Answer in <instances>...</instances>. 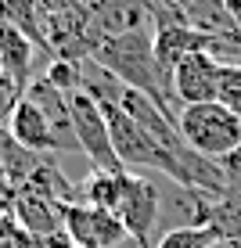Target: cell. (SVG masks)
I'll return each instance as SVG.
<instances>
[{"label":"cell","instance_id":"1","mask_svg":"<svg viewBox=\"0 0 241 248\" xmlns=\"http://www.w3.org/2000/svg\"><path fill=\"white\" fill-rule=\"evenodd\" d=\"M177 130L184 144L198 151L202 158L223 162L241 148V115L230 112L220 101H205V105H187L177 115Z\"/></svg>","mask_w":241,"mask_h":248},{"label":"cell","instance_id":"2","mask_svg":"<svg viewBox=\"0 0 241 248\" xmlns=\"http://www.w3.org/2000/svg\"><path fill=\"white\" fill-rule=\"evenodd\" d=\"M159 209H162V180L151 173H126L123 176V202L115 216L123 219L126 234L137 248H155L159 230Z\"/></svg>","mask_w":241,"mask_h":248},{"label":"cell","instance_id":"3","mask_svg":"<svg viewBox=\"0 0 241 248\" xmlns=\"http://www.w3.org/2000/svg\"><path fill=\"white\" fill-rule=\"evenodd\" d=\"M68 115H72L76 144L90 158V166L97 173H126L115 158V148H112V137H108V123H105V112H101L97 101L83 90L68 93Z\"/></svg>","mask_w":241,"mask_h":248},{"label":"cell","instance_id":"4","mask_svg":"<svg viewBox=\"0 0 241 248\" xmlns=\"http://www.w3.org/2000/svg\"><path fill=\"white\" fill-rule=\"evenodd\" d=\"M62 227H65V237L76 248H123L130 241V234H126L123 219L115 212L94 209L87 202L62 205Z\"/></svg>","mask_w":241,"mask_h":248},{"label":"cell","instance_id":"5","mask_svg":"<svg viewBox=\"0 0 241 248\" xmlns=\"http://www.w3.org/2000/svg\"><path fill=\"white\" fill-rule=\"evenodd\" d=\"M220 72L223 65L209 58L205 50H194L173 68V97L180 108L187 105H205V101H220Z\"/></svg>","mask_w":241,"mask_h":248},{"label":"cell","instance_id":"6","mask_svg":"<svg viewBox=\"0 0 241 248\" xmlns=\"http://www.w3.org/2000/svg\"><path fill=\"white\" fill-rule=\"evenodd\" d=\"M25 97L44 112V119L50 123V133H54V140H58V148L62 151H80L76 133H72V115H68V97L62 90L50 87L44 76H36V79L29 83V90H25Z\"/></svg>","mask_w":241,"mask_h":248},{"label":"cell","instance_id":"7","mask_svg":"<svg viewBox=\"0 0 241 248\" xmlns=\"http://www.w3.org/2000/svg\"><path fill=\"white\" fill-rule=\"evenodd\" d=\"M4 126L22 148L36 151V155H58V151H62L58 140H54V133H50V123L44 119V112H40L29 97H22L18 105H15V112H11V119H7Z\"/></svg>","mask_w":241,"mask_h":248},{"label":"cell","instance_id":"8","mask_svg":"<svg viewBox=\"0 0 241 248\" xmlns=\"http://www.w3.org/2000/svg\"><path fill=\"white\" fill-rule=\"evenodd\" d=\"M15 219L29 230L32 237H50V234H62V205L54 198H47V194H36L29 191V187H18V194H15V205H11Z\"/></svg>","mask_w":241,"mask_h":248},{"label":"cell","instance_id":"9","mask_svg":"<svg viewBox=\"0 0 241 248\" xmlns=\"http://www.w3.org/2000/svg\"><path fill=\"white\" fill-rule=\"evenodd\" d=\"M36 44H32L25 32L11 29V25L0 22V72L15 83L22 93L32 83V58H36Z\"/></svg>","mask_w":241,"mask_h":248},{"label":"cell","instance_id":"10","mask_svg":"<svg viewBox=\"0 0 241 248\" xmlns=\"http://www.w3.org/2000/svg\"><path fill=\"white\" fill-rule=\"evenodd\" d=\"M0 22L11 25V29H18V32H25L40 50H47L40 0H0Z\"/></svg>","mask_w":241,"mask_h":248},{"label":"cell","instance_id":"11","mask_svg":"<svg viewBox=\"0 0 241 248\" xmlns=\"http://www.w3.org/2000/svg\"><path fill=\"white\" fill-rule=\"evenodd\" d=\"M123 176L126 173H97V169H90V176L80 184V202L115 212L119 202H123Z\"/></svg>","mask_w":241,"mask_h":248},{"label":"cell","instance_id":"12","mask_svg":"<svg viewBox=\"0 0 241 248\" xmlns=\"http://www.w3.org/2000/svg\"><path fill=\"white\" fill-rule=\"evenodd\" d=\"M220 234L212 227H180L169 234H159L155 248H216Z\"/></svg>","mask_w":241,"mask_h":248},{"label":"cell","instance_id":"13","mask_svg":"<svg viewBox=\"0 0 241 248\" xmlns=\"http://www.w3.org/2000/svg\"><path fill=\"white\" fill-rule=\"evenodd\" d=\"M44 79L50 83V87H58L68 97V93L80 90V62H68V58H54V62L47 65Z\"/></svg>","mask_w":241,"mask_h":248},{"label":"cell","instance_id":"14","mask_svg":"<svg viewBox=\"0 0 241 248\" xmlns=\"http://www.w3.org/2000/svg\"><path fill=\"white\" fill-rule=\"evenodd\" d=\"M0 248H36V237L15 219V212H0Z\"/></svg>","mask_w":241,"mask_h":248},{"label":"cell","instance_id":"15","mask_svg":"<svg viewBox=\"0 0 241 248\" xmlns=\"http://www.w3.org/2000/svg\"><path fill=\"white\" fill-rule=\"evenodd\" d=\"M220 105L241 115V68H223L220 72Z\"/></svg>","mask_w":241,"mask_h":248},{"label":"cell","instance_id":"16","mask_svg":"<svg viewBox=\"0 0 241 248\" xmlns=\"http://www.w3.org/2000/svg\"><path fill=\"white\" fill-rule=\"evenodd\" d=\"M15 194H18V187L11 184V176H7L4 162H0V212H11V205H15Z\"/></svg>","mask_w":241,"mask_h":248},{"label":"cell","instance_id":"17","mask_svg":"<svg viewBox=\"0 0 241 248\" xmlns=\"http://www.w3.org/2000/svg\"><path fill=\"white\" fill-rule=\"evenodd\" d=\"M83 0H40V11H44V18L47 15H62V11H72V7H80Z\"/></svg>","mask_w":241,"mask_h":248},{"label":"cell","instance_id":"18","mask_svg":"<svg viewBox=\"0 0 241 248\" xmlns=\"http://www.w3.org/2000/svg\"><path fill=\"white\" fill-rule=\"evenodd\" d=\"M216 248H241V237H223Z\"/></svg>","mask_w":241,"mask_h":248}]
</instances>
